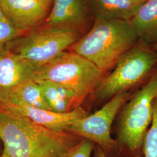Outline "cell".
Returning <instances> with one entry per match:
<instances>
[{
	"mask_svg": "<svg viewBox=\"0 0 157 157\" xmlns=\"http://www.w3.org/2000/svg\"><path fill=\"white\" fill-rule=\"evenodd\" d=\"M0 157H62L82 138L57 132L0 108Z\"/></svg>",
	"mask_w": 157,
	"mask_h": 157,
	"instance_id": "1",
	"label": "cell"
},
{
	"mask_svg": "<svg viewBox=\"0 0 157 157\" xmlns=\"http://www.w3.org/2000/svg\"><path fill=\"white\" fill-rule=\"evenodd\" d=\"M139 40L129 21H97L90 31L69 49L105 72L114 67L121 56Z\"/></svg>",
	"mask_w": 157,
	"mask_h": 157,
	"instance_id": "2",
	"label": "cell"
},
{
	"mask_svg": "<svg viewBox=\"0 0 157 157\" xmlns=\"http://www.w3.org/2000/svg\"><path fill=\"white\" fill-rule=\"evenodd\" d=\"M157 99L156 69L124 107L119 123L117 151H124L132 157L141 155L144 137L151 124Z\"/></svg>",
	"mask_w": 157,
	"mask_h": 157,
	"instance_id": "3",
	"label": "cell"
},
{
	"mask_svg": "<svg viewBox=\"0 0 157 157\" xmlns=\"http://www.w3.org/2000/svg\"><path fill=\"white\" fill-rule=\"evenodd\" d=\"M104 72L84 57L64 51L40 65L34 74V82L49 81L72 90L83 101L100 84Z\"/></svg>",
	"mask_w": 157,
	"mask_h": 157,
	"instance_id": "4",
	"label": "cell"
},
{
	"mask_svg": "<svg viewBox=\"0 0 157 157\" xmlns=\"http://www.w3.org/2000/svg\"><path fill=\"white\" fill-rule=\"evenodd\" d=\"M157 65V51L139 41L119 59L112 73L102 78L95 89V97L105 100L126 91L151 75Z\"/></svg>",
	"mask_w": 157,
	"mask_h": 157,
	"instance_id": "5",
	"label": "cell"
},
{
	"mask_svg": "<svg viewBox=\"0 0 157 157\" xmlns=\"http://www.w3.org/2000/svg\"><path fill=\"white\" fill-rule=\"evenodd\" d=\"M73 30L43 26L12 41L7 51L40 65L59 56L80 39Z\"/></svg>",
	"mask_w": 157,
	"mask_h": 157,
	"instance_id": "6",
	"label": "cell"
},
{
	"mask_svg": "<svg viewBox=\"0 0 157 157\" xmlns=\"http://www.w3.org/2000/svg\"><path fill=\"white\" fill-rule=\"evenodd\" d=\"M128 97L126 91L114 95L100 109L75 121L67 132L92 141L101 147L108 157L113 155L117 152V143L111 135L112 124Z\"/></svg>",
	"mask_w": 157,
	"mask_h": 157,
	"instance_id": "7",
	"label": "cell"
},
{
	"mask_svg": "<svg viewBox=\"0 0 157 157\" xmlns=\"http://www.w3.org/2000/svg\"><path fill=\"white\" fill-rule=\"evenodd\" d=\"M0 108L13 115L29 118L34 123L57 132H67L77 119L89 115L81 107L67 113H56L32 106L15 98L0 94Z\"/></svg>",
	"mask_w": 157,
	"mask_h": 157,
	"instance_id": "8",
	"label": "cell"
},
{
	"mask_svg": "<svg viewBox=\"0 0 157 157\" xmlns=\"http://www.w3.org/2000/svg\"><path fill=\"white\" fill-rule=\"evenodd\" d=\"M44 26L73 30L81 33L91 15L89 0H54Z\"/></svg>",
	"mask_w": 157,
	"mask_h": 157,
	"instance_id": "9",
	"label": "cell"
},
{
	"mask_svg": "<svg viewBox=\"0 0 157 157\" xmlns=\"http://www.w3.org/2000/svg\"><path fill=\"white\" fill-rule=\"evenodd\" d=\"M6 18L21 33L36 27L48 9L34 0H0Z\"/></svg>",
	"mask_w": 157,
	"mask_h": 157,
	"instance_id": "10",
	"label": "cell"
},
{
	"mask_svg": "<svg viewBox=\"0 0 157 157\" xmlns=\"http://www.w3.org/2000/svg\"><path fill=\"white\" fill-rule=\"evenodd\" d=\"M39 66L10 52L0 56V90L33 80L34 74Z\"/></svg>",
	"mask_w": 157,
	"mask_h": 157,
	"instance_id": "11",
	"label": "cell"
},
{
	"mask_svg": "<svg viewBox=\"0 0 157 157\" xmlns=\"http://www.w3.org/2000/svg\"><path fill=\"white\" fill-rule=\"evenodd\" d=\"M145 2L143 0H89V4L95 21L115 19L130 21Z\"/></svg>",
	"mask_w": 157,
	"mask_h": 157,
	"instance_id": "12",
	"label": "cell"
},
{
	"mask_svg": "<svg viewBox=\"0 0 157 157\" xmlns=\"http://www.w3.org/2000/svg\"><path fill=\"white\" fill-rule=\"evenodd\" d=\"M43 97L50 111L67 113L80 107L82 102L71 89L49 81L37 82Z\"/></svg>",
	"mask_w": 157,
	"mask_h": 157,
	"instance_id": "13",
	"label": "cell"
},
{
	"mask_svg": "<svg viewBox=\"0 0 157 157\" xmlns=\"http://www.w3.org/2000/svg\"><path fill=\"white\" fill-rule=\"evenodd\" d=\"M140 40L157 44V0H147L129 21Z\"/></svg>",
	"mask_w": 157,
	"mask_h": 157,
	"instance_id": "14",
	"label": "cell"
},
{
	"mask_svg": "<svg viewBox=\"0 0 157 157\" xmlns=\"http://www.w3.org/2000/svg\"><path fill=\"white\" fill-rule=\"evenodd\" d=\"M0 94L12 97L32 106L50 111L43 97L39 84L33 80H28L11 88L0 90Z\"/></svg>",
	"mask_w": 157,
	"mask_h": 157,
	"instance_id": "15",
	"label": "cell"
},
{
	"mask_svg": "<svg viewBox=\"0 0 157 157\" xmlns=\"http://www.w3.org/2000/svg\"><path fill=\"white\" fill-rule=\"evenodd\" d=\"M143 153L144 157H157V99L154 105L151 124L144 137Z\"/></svg>",
	"mask_w": 157,
	"mask_h": 157,
	"instance_id": "16",
	"label": "cell"
},
{
	"mask_svg": "<svg viewBox=\"0 0 157 157\" xmlns=\"http://www.w3.org/2000/svg\"><path fill=\"white\" fill-rule=\"evenodd\" d=\"M21 33L6 18L0 21V56L8 52V45Z\"/></svg>",
	"mask_w": 157,
	"mask_h": 157,
	"instance_id": "17",
	"label": "cell"
},
{
	"mask_svg": "<svg viewBox=\"0 0 157 157\" xmlns=\"http://www.w3.org/2000/svg\"><path fill=\"white\" fill-rule=\"evenodd\" d=\"M95 145L92 141L82 139L62 157H90Z\"/></svg>",
	"mask_w": 157,
	"mask_h": 157,
	"instance_id": "18",
	"label": "cell"
},
{
	"mask_svg": "<svg viewBox=\"0 0 157 157\" xmlns=\"http://www.w3.org/2000/svg\"><path fill=\"white\" fill-rule=\"evenodd\" d=\"M93 152H94L93 157H108L101 147L97 145H95ZM136 157H141V156L139 155Z\"/></svg>",
	"mask_w": 157,
	"mask_h": 157,
	"instance_id": "19",
	"label": "cell"
},
{
	"mask_svg": "<svg viewBox=\"0 0 157 157\" xmlns=\"http://www.w3.org/2000/svg\"><path fill=\"white\" fill-rule=\"evenodd\" d=\"M34 1L39 2L41 4L43 5L46 8L49 9L51 5L53 3L54 0H34Z\"/></svg>",
	"mask_w": 157,
	"mask_h": 157,
	"instance_id": "20",
	"label": "cell"
},
{
	"mask_svg": "<svg viewBox=\"0 0 157 157\" xmlns=\"http://www.w3.org/2000/svg\"><path fill=\"white\" fill-rule=\"evenodd\" d=\"M5 18H6V17L4 15V12L2 11V10L1 6V5H0V21L3 20Z\"/></svg>",
	"mask_w": 157,
	"mask_h": 157,
	"instance_id": "21",
	"label": "cell"
},
{
	"mask_svg": "<svg viewBox=\"0 0 157 157\" xmlns=\"http://www.w3.org/2000/svg\"><path fill=\"white\" fill-rule=\"evenodd\" d=\"M154 48H155V50L157 51V44L156 45H155V47H154Z\"/></svg>",
	"mask_w": 157,
	"mask_h": 157,
	"instance_id": "22",
	"label": "cell"
},
{
	"mask_svg": "<svg viewBox=\"0 0 157 157\" xmlns=\"http://www.w3.org/2000/svg\"><path fill=\"white\" fill-rule=\"evenodd\" d=\"M143 1H147V0H143Z\"/></svg>",
	"mask_w": 157,
	"mask_h": 157,
	"instance_id": "23",
	"label": "cell"
}]
</instances>
